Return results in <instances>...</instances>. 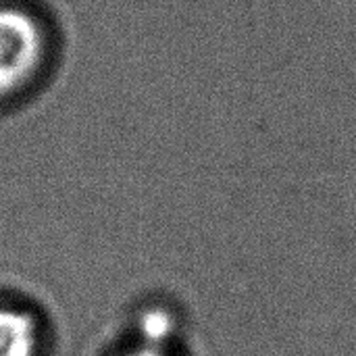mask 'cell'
<instances>
[{
    "label": "cell",
    "instance_id": "277c9868",
    "mask_svg": "<svg viewBox=\"0 0 356 356\" xmlns=\"http://www.w3.org/2000/svg\"><path fill=\"white\" fill-rule=\"evenodd\" d=\"M123 356H167L165 350H156V348H146V346H138L134 350H129L127 355Z\"/></svg>",
    "mask_w": 356,
    "mask_h": 356
},
{
    "label": "cell",
    "instance_id": "3957f363",
    "mask_svg": "<svg viewBox=\"0 0 356 356\" xmlns=\"http://www.w3.org/2000/svg\"><path fill=\"white\" fill-rule=\"evenodd\" d=\"M175 327V317L167 309L150 307L138 317V334L142 338V346L146 348L163 350V346L173 338Z\"/></svg>",
    "mask_w": 356,
    "mask_h": 356
},
{
    "label": "cell",
    "instance_id": "7a4b0ae2",
    "mask_svg": "<svg viewBox=\"0 0 356 356\" xmlns=\"http://www.w3.org/2000/svg\"><path fill=\"white\" fill-rule=\"evenodd\" d=\"M38 346L35 319L25 311L0 307V356H35Z\"/></svg>",
    "mask_w": 356,
    "mask_h": 356
},
{
    "label": "cell",
    "instance_id": "6da1fadb",
    "mask_svg": "<svg viewBox=\"0 0 356 356\" xmlns=\"http://www.w3.org/2000/svg\"><path fill=\"white\" fill-rule=\"evenodd\" d=\"M54 19L35 0H0V113L29 102L58 65Z\"/></svg>",
    "mask_w": 356,
    "mask_h": 356
}]
</instances>
